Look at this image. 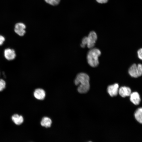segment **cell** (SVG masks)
Listing matches in <instances>:
<instances>
[{
    "label": "cell",
    "mask_w": 142,
    "mask_h": 142,
    "mask_svg": "<svg viewBox=\"0 0 142 142\" xmlns=\"http://www.w3.org/2000/svg\"><path fill=\"white\" fill-rule=\"evenodd\" d=\"M74 82L76 85H78L77 90L80 93H85L89 90L90 87L89 77L87 74L84 73H78Z\"/></svg>",
    "instance_id": "1"
},
{
    "label": "cell",
    "mask_w": 142,
    "mask_h": 142,
    "mask_svg": "<svg viewBox=\"0 0 142 142\" xmlns=\"http://www.w3.org/2000/svg\"><path fill=\"white\" fill-rule=\"evenodd\" d=\"M101 52L100 50L95 48H91L87 54V59L88 63L92 67H95L99 63L98 57Z\"/></svg>",
    "instance_id": "2"
},
{
    "label": "cell",
    "mask_w": 142,
    "mask_h": 142,
    "mask_svg": "<svg viewBox=\"0 0 142 142\" xmlns=\"http://www.w3.org/2000/svg\"><path fill=\"white\" fill-rule=\"evenodd\" d=\"M97 38L96 33L94 31H91L87 37H84L83 38L80 44L81 46L84 48L87 45L89 48H93L97 40Z\"/></svg>",
    "instance_id": "3"
},
{
    "label": "cell",
    "mask_w": 142,
    "mask_h": 142,
    "mask_svg": "<svg viewBox=\"0 0 142 142\" xmlns=\"http://www.w3.org/2000/svg\"><path fill=\"white\" fill-rule=\"evenodd\" d=\"M4 55L5 58L8 60L14 59L16 56L14 50L10 48H7L4 50Z\"/></svg>",
    "instance_id": "4"
},
{
    "label": "cell",
    "mask_w": 142,
    "mask_h": 142,
    "mask_svg": "<svg viewBox=\"0 0 142 142\" xmlns=\"http://www.w3.org/2000/svg\"><path fill=\"white\" fill-rule=\"evenodd\" d=\"M26 26L23 23H18L15 25L14 31L19 36H23L26 33Z\"/></svg>",
    "instance_id": "5"
},
{
    "label": "cell",
    "mask_w": 142,
    "mask_h": 142,
    "mask_svg": "<svg viewBox=\"0 0 142 142\" xmlns=\"http://www.w3.org/2000/svg\"><path fill=\"white\" fill-rule=\"evenodd\" d=\"M119 85L117 83H115L109 85L107 88V92L111 97L116 96L118 93Z\"/></svg>",
    "instance_id": "6"
},
{
    "label": "cell",
    "mask_w": 142,
    "mask_h": 142,
    "mask_svg": "<svg viewBox=\"0 0 142 142\" xmlns=\"http://www.w3.org/2000/svg\"><path fill=\"white\" fill-rule=\"evenodd\" d=\"M118 93L123 97L130 96L131 93L130 88L128 87L123 86L119 89Z\"/></svg>",
    "instance_id": "7"
},
{
    "label": "cell",
    "mask_w": 142,
    "mask_h": 142,
    "mask_svg": "<svg viewBox=\"0 0 142 142\" xmlns=\"http://www.w3.org/2000/svg\"><path fill=\"white\" fill-rule=\"evenodd\" d=\"M34 97L37 99L39 100H43L45 96L44 90L41 88H38L35 90L34 92Z\"/></svg>",
    "instance_id": "8"
},
{
    "label": "cell",
    "mask_w": 142,
    "mask_h": 142,
    "mask_svg": "<svg viewBox=\"0 0 142 142\" xmlns=\"http://www.w3.org/2000/svg\"><path fill=\"white\" fill-rule=\"evenodd\" d=\"M128 73L133 77L136 78L139 77L136 64H133L130 67L128 70Z\"/></svg>",
    "instance_id": "9"
},
{
    "label": "cell",
    "mask_w": 142,
    "mask_h": 142,
    "mask_svg": "<svg viewBox=\"0 0 142 142\" xmlns=\"http://www.w3.org/2000/svg\"><path fill=\"white\" fill-rule=\"evenodd\" d=\"M130 101L135 105H138L140 101V99L139 93L136 92L131 93L130 95Z\"/></svg>",
    "instance_id": "10"
},
{
    "label": "cell",
    "mask_w": 142,
    "mask_h": 142,
    "mask_svg": "<svg viewBox=\"0 0 142 142\" xmlns=\"http://www.w3.org/2000/svg\"><path fill=\"white\" fill-rule=\"evenodd\" d=\"M11 118L13 122L17 125H21L23 122V117L17 114L13 115L12 116Z\"/></svg>",
    "instance_id": "11"
},
{
    "label": "cell",
    "mask_w": 142,
    "mask_h": 142,
    "mask_svg": "<svg viewBox=\"0 0 142 142\" xmlns=\"http://www.w3.org/2000/svg\"><path fill=\"white\" fill-rule=\"evenodd\" d=\"M52 121L49 118L45 117L43 118L40 122L41 125L45 128H49L51 126Z\"/></svg>",
    "instance_id": "12"
},
{
    "label": "cell",
    "mask_w": 142,
    "mask_h": 142,
    "mask_svg": "<svg viewBox=\"0 0 142 142\" xmlns=\"http://www.w3.org/2000/svg\"><path fill=\"white\" fill-rule=\"evenodd\" d=\"M134 116L136 120L140 123L142 124V108H139L136 110Z\"/></svg>",
    "instance_id": "13"
},
{
    "label": "cell",
    "mask_w": 142,
    "mask_h": 142,
    "mask_svg": "<svg viewBox=\"0 0 142 142\" xmlns=\"http://www.w3.org/2000/svg\"><path fill=\"white\" fill-rule=\"evenodd\" d=\"M6 82L2 79H0V92L2 91L6 88Z\"/></svg>",
    "instance_id": "14"
},
{
    "label": "cell",
    "mask_w": 142,
    "mask_h": 142,
    "mask_svg": "<svg viewBox=\"0 0 142 142\" xmlns=\"http://www.w3.org/2000/svg\"><path fill=\"white\" fill-rule=\"evenodd\" d=\"M139 77L142 75V64H138L137 65Z\"/></svg>",
    "instance_id": "15"
},
{
    "label": "cell",
    "mask_w": 142,
    "mask_h": 142,
    "mask_svg": "<svg viewBox=\"0 0 142 142\" xmlns=\"http://www.w3.org/2000/svg\"><path fill=\"white\" fill-rule=\"evenodd\" d=\"M47 3L52 5L55 6L57 5L58 3L55 0H44Z\"/></svg>",
    "instance_id": "16"
},
{
    "label": "cell",
    "mask_w": 142,
    "mask_h": 142,
    "mask_svg": "<svg viewBox=\"0 0 142 142\" xmlns=\"http://www.w3.org/2000/svg\"><path fill=\"white\" fill-rule=\"evenodd\" d=\"M137 54L138 58L142 60V48H140L138 50Z\"/></svg>",
    "instance_id": "17"
},
{
    "label": "cell",
    "mask_w": 142,
    "mask_h": 142,
    "mask_svg": "<svg viewBox=\"0 0 142 142\" xmlns=\"http://www.w3.org/2000/svg\"><path fill=\"white\" fill-rule=\"evenodd\" d=\"M5 40V38L2 35H0V46L2 45Z\"/></svg>",
    "instance_id": "18"
},
{
    "label": "cell",
    "mask_w": 142,
    "mask_h": 142,
    "mask_svg": "<svg viewBox=\"0 0 142 142\" xmlns=\"http://www.w3.org/2000/svg\"><path fill=\"white\" fill-rule=\"evenodd\" d=\"M97 2L100 3H107L108 0H96Z\"/></svg>",
    "instance_id": "19"
},
{
    "label": "cell",
    "mask_w": 142,
    "mask_h": 142,
    "mask_svg": "<svg viewBox=\"0 0 142 142\" xmlns=\"http://www.w3.org/2000/svg\"><path fill=\"white\" fill-rule=\"evenodd\" d=\"M58 3H59L60 0H55Z\"/></svg>",
    "instance_id": "20"
}]
</instances>
